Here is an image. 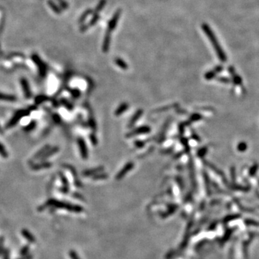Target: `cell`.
Listing matches in <instances>:
<instances>
[{
    "label": "cell",
    "instance_id": "obj_1",
    "mask_svg": "<svg viewBox=\"0 0 259 259\" xmlns=\"http://www.w3.org/2000/svg\"><path fill=\"white\" fill-rule=\"evenodd\" d=\"M202 29L204 33H205V35H207V37L209 38V41L211 42L212 45H213V48H214V50H215L218 59L222 61V62H226L227 56L225 53L224 52V50H222L220 45L218 42L217 37H216L214 32L212 30V29L210 28V27L207 24L203 23L202 25Z\"/></svg>",
    "mask_w": 259,
    "mask_h": 259
},
{
    "label": "cell",
    "instance_id": "obj_2",
    "mask_svg": "<svg viewBox=\"0 0 259 259\" xmlns=\"http://www.w3.org/2000/svg\"><path fill=\"white\" fill-rule=\"evenodd\" d=\"M202 163H203V164L204 165V166H206L207 167V168H209V169L211 170V171H214V173H216V174L218 175V176L222 177L223 180L225 179L224 182L225 181V184L226 183H228V181L226 180V178H225V176L224 172H223L222 170L219 169V168H217V167L215 165L213 164V163H211V162H209L208 161H206V160H203V161H202Z\"/></svg>",
    "mask_w": 259,
    "mask_h": 259
},
{
    "label": "cell",
    "instance_id": "obj_3",
    "mask_svg": "<svg viewBox=\"0 0 259 259\" xmlns=\"http://www.w3.org/2000/svg\"><path fill=\"white\" fill-rule=\"evenodd\" d=\"M121 14V10H118L117 12L115 13V15H113V17H112V18L110 20V21L108 23V26H107V31L108 32H110L111 33L112 31H113L114 30H115V28H116V26H117V22H118L119 18H120Z\"/></svg>",
    "mask_w": 259,
    "mask_h": 259
},
{
    "label": "cell",
    "instance_id": "obj_4",
    "mask_svg": "<svg viewBox=\"0 0 259 259\" xmlns=\"http://www.w3.org/2000/svg\"><path fill=\"white\" fill-rule=\"evenodd\" d=\"M25 115V113L24 111L17 112L15 114V115L13 116L11 120L9 121V122H8L7 125V128H9V127H13L14 125H16V124L19 122V120H20V119L22 118V117H24Z\"/></svg>",
    "mask_w": 259,
    "mask_h": 259
},
{
    "label": "cell",
    "instance_id": "obj_5",
    "mask_svg": "<svg viewBox=\"0 0 259 259\" xmlns=\"http://www.w3.org/2000/svg\"><path fill=\"white\" fill-rule=\"evenodd\" d=\"M228 71L232 75V81H233V82L236 85H238V86L242 85V83H243L242 79L241 76H239L236 74V71H235V69L233 66H229L228 67Z\"/></svg>",
    "mask_w": 259,
    "mask_h": 259
},
{
    "label": "cell",
    "instance_id": "obj_6",
    "mask_svg": "<svg viewBox=\"0 0 259 259\" xmlns=\"http://www.w3.org/2000/svg\"><path fill=\"white\" fill-rule=\"evenodd\" d=\"M226 186H228V187L229 189H231L232 190L234 191H241V192H247L249 191V187H245V186L237 184L236 183H231V184H226Z\"/></svg>",
    "mask_w": 259,
    "mask_h": 259
},
{
    "label": "cell",
    "instance_id": "obj_7",
    "mask_svg": "<svg viewBox=\"0 0 259 259\" xmlns=\"http://www.w3.org/2000/svg\"><path fill=\"white\" fill-rule=\"evenodd\" d=\"M21 234L22 236H23L27 241L30 242V243H35V241H36V239H35V238L34 237L33 235H32L30 231L26 229L22 230Z\"/></svg>",
    "mask_w": 259,
    "mask_h": 259
},
{
    "label": "cell",
    "instance_id": "obj_8",
    "mask_svg": "<svg viewBox=\"0 0 259 259\" xmlns=\"http://www.w3.org/2000/svg\"><path fill=\"white\" fill-rule=\"evenodd\" d=\"M189 169H190V178L192 181V186L194 188L197 189V181L195 179V173H194V163L192 159L189 160Z\"/></svg>",
    "mask_w": 259,
    "mask_h": 259
},
{
    "label": "cell",
    "instance_id": "obj_9",
    "mask_svg": "<svg viewBox=\"0 0 259 259\" xmlns=\"http://www.w3.org/2000/svg\"><path fill=\"white\" fill-rule=\"evenodd\" d=\"M110 40H111V35L110 32H107L106 35H105V38H104L103 45H102V50L104 52L106 53L109 50V48L110 45Z\"/></svg>",
    "mask_w": 259,
    "mask_h": 259
},
{
    "label": "cell",
    "instance_id": "obj_10",
    "mask_svg": "<svg viewBox=\"0 0 259 259\" xmlns=\"http://www.w3.org/2000/svg\"><path fill=\"white\" fill-rule=\"evenodd\" d=\"M202 175H203L204 182V185H205L206 192H207V193L209 195V194H210V193H211L210 180H209V177L208 176V174H207V173L205 171H203V172H202Z\"/></svg>",
    "mask_w": 259,
    "mask_h": 259
},
{
    "label": "cell",
    "instance_id": "obj_11",
    "mask_svg": "<svg viewBox=\"0 0 259 259\" xmlns=\"http://www.w3.org/2000/svg\"><path fill=\"white\" fill-rule=\"evenodd\" d=\"M0 100L7 102H15L17 100L16 97L12 94H7L0 92Z\"/></svg>",
    "mask_w": 259,
    "mask_h": 259
},
{
    "label": "cell",
    "instance_id": "obj_12",
    "mask_svg": "<svg viewBox=\"0 0 259 259\" xmlns=\"http://www.w3.org/2000/svg\"><path fill=\"white\" fill-rule=\"evenodd\" d=\"M21 84H22V86H23V89L24 90V92H25V96H26L27 97H30V89H29V86H28V81H27L25 79H21Z\"/></svg>",
    "mask_w": 259,
    "mask_h": 259
},
{
    "label": "cell",
    "instance_id": "obj_13",
    "mask_svg": "<svg viewBox=\"0 0 259 259\" xmlns=\"http://www.w3.org/2000/svg\"><path fill=\"white\" fill-rule=\"evenodd\" d=\"M258 167L259 166L257 163H255L254 164L252 165V166L250 168L249 171H248V174H249V176L250 177L254 176L256 174L257 171H258Z\"/></svg>",
    "mask_w": 259,
    "mask_h": 259
},
{
    "label": "cell",
    "instance_id": "obj_14",
    "mask_svg": "<svg viewBox=\"0 0 259 259\" xmlns=\"http://www.w3.org/2000/svg\"><path fill=\"white\" fill-rule=\"evenodd\" d=\"M207 151H208V147L207 146H204V147L199 148L197 153V157L200 158H203L206 154H207Z\"/></svg>",
    "mask_w": 259,
    "mask_h": 259
},
{
    "label": "cell",
    "instance_id": "obj_15",
    "mask_svg": "<svg viewBox=\"0 0 259 259\" xmlns=\"http://www.w3.org/2000/svg\"><path fill=\"white\" fill-rule=\"evenodd\" d=\"M217 73L215 71H214V69L211 70V71H208V72H207L204 75V78H205V79L207 80H212L213 79H214L216 76V74H217Z\"/></svg>",
    "mask_w": 259,
    "mask_h": 259
},
{
    "label": "cell",
    "instance_id": "obj_16",
    "mask_svg": "<svg viewBox=\"0 0 259 259\" xmlns=\"http://www.w3.org/2000/svg\"><path fill=\"white\" fill-rule=\"evenodd\" d=\"M247 148H248V145L245 142L239 143L237 146V149L239 152H245V151H246Z\"/></svg>",
    "mask_w": 259,
    "mask_h": 259
},
{
    "label": "cell",
    "instance_id": "obj_17",
    "mask_svg": "<svg viewBox=\"0 0 259 259\" xmlns=\"http://www.w3.org/2000/svg\"><path fill=\"white\" fill-rule=\"evenodd\" d=\"M105 4H106V0H101L100 2L99 3V4L97 5L96 10H95L94 15H98V13L100 12L104 7H105Z\"/></svg>",
    "mask_w": 259,
    "mask_h": 259
},
{
    "label": "cell",
    "instance_id": "obj_18",
    "mask_svg": "<svg viewBox=\"0 0 259 259\" xmlns=\"http://www.w3.org/2000/svg\"><path fill=\"white\" fill-rule=\"evenodd\" d=\"M29 252H30V246L28 245H25L23 248H21L20 250V254L21 256H25L29 254Z\"/></svg>",
    "mask_w": 259,
    "mask_h": 259
},
{
    "label": "cell",
    "instance_id": "obj_19",
    "mask_svg": "<svg viewBox=\"0 0 259 259\" xmlns=\"http://www.w3.org/2000/svg\"><path fill=\"white\" fill-rule=\"evenodd\" d=\"M230 178L232 179V183H235L236 182V168L235 166H232L230 168Z\"/></svg>",
    "mask_w": 259,
    "mask_h": 259
},
{
    "label": "cell",
    "instance_id": "obj_20",
    "mask_svg": "<svg viewBox=\"0 0 259 259\" xmlns=\"http://www.w3.org/2000/svg\"><path fill=\"white\" fill-rule=\"evenodd\" d=\"M202 116L201 115H199V114H193L192 116L190 117V121L191 122H197V121L202 120Z\"/></svg>",
    "mask_w": 259,
    "mask_h": 259
},
{
    "label": "cell",
    "instance_id": "obj_21",
    "mask_svg": "<svg viewBox=\"0 0 259 259\" xmlns=\"http://www.w3.org/2000/svg\"><path fill=\"white\" fill-rule=\"evenodd\" d=\"M0 154L1 155V156H3L4 158H7L8 156V153L7 152V151L5 150V148L3 145L0 143Z\"/></svg>",
    "mask_w": 259,
    "mask_h": 259
},
{
    "label": "cell",
    "instance_id": "obj_22",
    "mask_svg": "<svg viewBox=\"0 0 259 259\" xmlns=\"http://www.w3.org/2000/svg\"><path fill=\"white\" fill-rule=\"evenodd\" d=\"M48 4H49V5H50V7L51 8H52V10H53V11H55L56 13H60V10H59V8L58 7V6H56V5L54 4L53 1H49Z\"/></svg>",
    "mask_w": 259,
    "mask_h": 259
},
{
    "label": "cell",
    "instance_id": "obj_23",
    "mask_svg": "<svg viewBox=\"0 0 259 259\" xmlns=\"http://www.w3.org/2000/svg\"><path fill=\"white\" fill-rule=\"evenodd\" d=\"M3 259H10V251L8 248H4V252L2 253Z\"/></svg>",
    "mask_w": 259,
    "mask_h": 259
},
{
    "label": "cell",
    "instance_id": "obj_24",
    "mask_svg": "<svg viewBox=\"0 0 259 259\" xmlns=\"http://www.w3.org/2000/svg\"><path fill=\"white\" fill-rule=\"evenodd\" d=\"M4 237L1 236L0 237V255L2 254L3 252H4Z\"/></svg>",
    "mask_w": 259,
    "mask_h": 259
},
{
    "label": "cell",
    "instance_id": "obj_25",
    "mask_svg": "<svg viewBox=\"0 0 259 259\" xmlns=\"http://www.w3.org/2000/svg\"><path fill=\"white\" fill-rule=\"evenodd\" d=\"M91 12V10H87V11L83 13V14L82 15V16L81 17V18H80L79 23H83V22L85 20V19L86 18V17H87L88 15H89Z\"/></svg>",
    "mask_w": 259,
    "mask_h": 259
},
{
    "label": "cell",
    "instance_id": "obj_26",
    "mask_svg": "<svg viewBox=\"0 0 259 259\" xmlns=\"http://www.w3.org/2000/svg\"><path fill=\"white\" fill-rule=\"evenodd\" d=\"M182 143H183V144H184V146L185 149H186V151H187V153L189 152L190 150H191V148H190V146H189V144H188V140H187V139L183 138V140H182Z\"/></svg>",
    "mask_w": 259,
    "mask_h": 259
},
{
    "label": "cell",
    "instance_id": "obj_27",
    "mask_svg": "<svg viewBox=\"0 0 259 259\" xmlns=\"http://www.w3.org/2000/svg\"><path fill=\"white\" fill-rule=\"evenodd\" d=\"M100 19V15H94V18H92V20L90 21L89 25H95V23L98 21V20Z\"/></svg>",
    "mask_w": 259,
    "mask_h": 259
},
{
    "label": "cell",
    "instance_id": "obj_28",
    "mask_svg": "<svg viewBox=\"0 0 259 259\" xmlns=\"http://www.w3.org/2000/svg\"><path fill=\"white\" fill-rule=\"evenodd\" d=\"M217 80L218 81H219V82H222L224 83H228L231 81L230 79H228V78L227 77H219L217 79Z\"/></svg>",
    "mask_w": 259,
    "mask_h": 259
},
{
    "label": "cell",
    "instance_id": "obj_29",
    "mask_svg": "<svg viewBox=\"0 0 259 259\" xmlns=\"http://www.w3.org/2000/svg\"><path fill=\"white\" fill-rule=\"evenodd\" d=\"M192 138H193V139L195 140L196 141H197V142H201V138H199V136L196 133V132H192Z\"/></svg>",
    "mask_w": 259,
    "mask_h": 259
},
{
    "label": "cell",
    "instance_id": "obj_30",
    "mask_svg": "<svg viewBox=\"0 0 259 259\" xmlns=\"http://www.w3.org/2000/svg\"><path fill=\"white\" fill-rule=\"evenodd\" d=\"M70 256H71V258L72 259H80L79 258V256H78L77 254H76V253L75 251H71L70 252Z\"/></svg>",
    "mask_w": 259,
    "mask_h": 259
},
{
    "label": "cell",
    "instance_id": "obj_31",
    "mask_svg": "<svg viewBox=\"0 0 259 259\" xmlns=\"http://www.w3.org/2000/svg\"><path fill=\"white\" fill-rule=\"evenodd\" d=\"M214 71H216L217 73H220L221 71L223 70V67L222 66H220V65H219V66H217L214 69Z\"/></svg>",
    "mask_w": 259,
    "mask_h": 259
},
{
    "label": "cell",
    "instance_id": "obj_32",
    "mask_svg": "<svg viewBox=\"0 0 259 259\" xmlns=\"http://www.w3.org/2000/svg\"><path fill=\"white\" fill-rule=\"evenodd\" d=\"M116 61H117V64L118 65H120V66H122V68H125L126 67V65L124 64V62L122 61H121L120 59H117V60H116Z\"/></svg>",
    "mask_w": 259,
    "mask_h": 259
},
{
    "label": "cell",
    "instance_id": "obj_33",
    "mask_svg": "<svg viewBox=\"0 0 259 259\" xmlns=\"http://www.w3.org/2000/svg\"><path fill=\"white\" fill-rule=\"evenodd\" d=\"M33 258V256H32V255L31 254H28L27 255H25V256H21L20 258H19L18 259H32Z\"/></svg>",
    "mask_w": 259,
    "mask_h": 259
}]
</instances>
